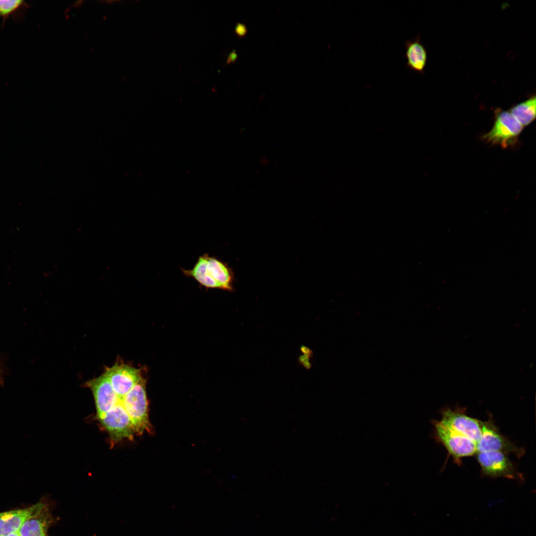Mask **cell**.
<instances>
[{"label":"cell","mask_w":536,"mask_h":536,"mask_svg":"<svg viewBox=\"0 0 536 536\" xmlns=\"http://www.w3.org/2000/svg\"><path fill=\"white\" fill-rule=\"evenodd\" d=\"M434 426V437L446 449L457 463L460 459L477 453L476 443L442 425L438 420H432Z\"/></svg>","instance_id":"4"},{"label":"cell","mask_w":536,"mask_h":536,"mask_svg":"<svg viewBox=\"0 0 536 536\" xmlns=\"http://www.w3.org/2000/svg\"><path fill=\"white\" fill-rule=\"evenodd\" d=\"M238 58V55L235 50H232L228 55L226 64H234Z\"/></svg>","instance_id":"17"},{"label":"cell","mask_w":536,"mask_h":536,"mask_svg":"<svg viewBox=\"0 0 536 536\" xmlns=\"http://www.w3.org/2000/svg\"><path fill=\"white\" fill-rule=\"evenodd\" d=\"M439 421L444 426L476 443L481 435V421L468 416L461 409L447 408Z\"/></svg>","instance_id":"8"},{"label":"cell","mask_w":536,"mask_h":536,"mask_svg":"<svg viewBox=\"0 0 536 536\" xmlns=\"http://www.w3.org/2000/svg\"><path fill=\"white\" fill-rule=\"evenodd\" d=\"M47 502L43 498L27 508L0 512V536L18 532L25 520L41 510Z\"/></svg>","instance_id":"11"},{"label":"cell","mask_w":536,"mask_h":536,"mask_svg":"<svg viewBox=\"0 0 536 536\" xmlns=\"http://www.w3.org/2000/svg\"><path fill=\"white\" fill-rule=\"evenodd\" d=\"M523 129L509 111H503L497 114L493 127L483 138L491 144L506 148L516 142Z\"/></svg>","instance_id":"5"},{"label":"cell","mask_w":536,"mask_h":536,"mask_svg":"<svg viewBox=\"0 0 536 536\" xmlns=\"http://www.w3.org/2000/svg\"><path fill=\"white\" fill-rule=\"evenodd\" d=\"M5 536H19L18 532L10 534Z\"/></svg>","instance_id":"19"},{"label":"cell","mask_w":536,"mask_h":536,"mask_svg":"<svg viewBox=\"0 0 536 536\" xmlns=\"http://www.w3.org/2000/svg\"><path fill=\"white\" fill-rule=\"evenodd\" d=\"M30 5L24 0H0V18L2 24L10 16L19 20L24 15V11Z\"/></svg>","instance_id":"15"},{"label":"cell","mask_w":536,"mask_h":536,"mask_svg":"<svg viewBox=\"0 0 536 536\" xmlns=\"http://www.w3.org/2000/svg\"><path fill=\"white\" fill-rule=\"evenodd\" d=\"M105 373L121 400L142 377L140 369L123 363L108 368Z\"/></svg>","instance_id":"9"},{"label":"cell","mask_w":536,"mask_h":536,"mask_svg":"<svg viewBox=\"0 0 536 536\" xmlns=\"http://www.w3.org/2000/svg\"><path fill=\"white\" fill-rule=\"evenodd\" d=\"M55 520L47 502L41 510L25 520L18 533L19 536H49L48 530Z\"/></svg>","instance_id":"12"},{"label":"cell","mask_w":536,"mask_h":536,"mask_svg":"<svg viewBox=\"0 0 536 536\" xmlns=\"http://www.w3.org/2000/svg\"><path fill=\"white\" fill-rule=\"evenodd\" d=\"M181 269L185 276L194 279L206 289L234 290L235 276L233 269L227 263L208 254L199 256L191 269Z\"/></svg>","instance_id":"1"},{"label":"cell","mask_w":536,"mask_h":536,"mask_svg":"<svg viewBox=\"0 0 536 536\" xmlns=\"http://www.w3.org/2000/svg\"><path fill=\"white\" fill-rule=\"evenodd\" d=\"M481 435L476 443L477 452L497 451L507 454L513 453L519 458L523 456L524 449L518 447L503 436L491 417L486 421H481Z\"/></svg>","instance_id":"6"},{"label":"cell","mask_w":536,"mask_h":536,"mask_svg":"<svg viewBox=\"0 0 536 536\" xmlns=\"http://www.w3.org/2000/svg\"><path fill=\"white\" fill-rule=\"evenodd\" d=\"M93 394L96 418H102L119 401L105 373L86 382Z\"/></svg>","instance_id":"10"},{"label":"cell","mask_w":536,"mask_h":536,"mask_svg":"<svg viewBox=\"0 0 536 536\" xmlns=\"http://www.w3.org/2000/svg\"><path fill=\"white\" fill-rule=\"evenodd\" d=\"M4 371L2 368V366L0 362V385L2 386L4 384Z\"/></svg>","instance_id":"18"},{"label":"cell","mask_w":536,"mask_h":536,"mask_svg":"<svg viewBox=\"0 0 536 536\" xmlns=\"http://www.w3.org/2000/svg\"><path fill=\"white\" fill-rule=\"evenodd\" d=\"M248 30L245 24L241 23H237L234 28V32L239 37L245 36Z\"/></svg>","instance_id":"16"},{"label":"cell","mask_w":536,"mask_h":536,"mask_svg":"<svg viewBox=\"0 0 536 536\" xmlns=\"http://www.w3.org/2000/svg\"><path fill=\"white\" fill-rule=\"evenodd\" d=\"M536 100L535 96L531 97L516 105L509 111L524 127L530 125L536 118Z\"/></svg>","instance_id":"14"},{"label":"cell","mask_w":536,"mask_h":536,"mask_svg":"<svg viewBox=\"0 0 536 536\" xmlns=\"http://www.w3.org/2000/svg\"><path fill=\"white\" fill-rule=\"evenodd\" d=\"M406 66L409 69L419 73H424L427 61V52L422 44L419 35L404 43Z\"/></svg>","instance_id":"13"},{"label":"cell","mask_w":536,"mask_h":536,"mask_svg":"<svg viewBox=\"0 0 536 536\" xmlns=\"http://www.w3.org/2000/svg\"><path fill=\"white\" fill-rule=\"evenodd\" d=\"M122 403L131 419L135 434L140 435L145 432L153 433L149 419L145 379L142 377L124 397Z\"/></svg>","instance_id":"2"},{"label":"cell","mask_w":536,"mask_h":536,"mask_svg":"<svg viewBox=\"0 0 536 536\" xmlns=\"http://www.w3.org/2000/svg\"><path fill=\"white\" fill-rule=\"evenodd\" d=\"M122 401L119 400L102 418L98 420L103 429L108 433L112 445L124 439L133 440L135 434L131 419Z\"/></svg>","instance_id":"3"},{"label":"cell","mask_w":536,"mask_h":536,"mask_svg":"<svg viewBox=\"0 0 536 536\" xmlns=\"http://www.w3.org/2000/svg\"><path fill=\"white\" fill-rule=\"evenodd\" d=\"M477 460L482 473L492 477H506L509 479H521L507 454L501 452L487 451L477 452Z\"/></svg>","instance_id":"7"}]
</instances>
